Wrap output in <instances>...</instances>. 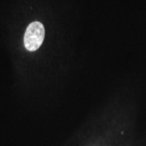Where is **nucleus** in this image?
<instances>
[{
	"mask_svg": "<svg viewBox=\"0 0 146 146\" xmlns=\"http://www.w3.org/2000/svg\"><path fill=\"white\" fill-rule=\"evenodd\" d=\"M45 37V29L39 22H33L27 27L25 36L24 44L27 50L34 52L39 48Z\"/></svg>",
	"mask_w": 146,
	"mask_h": 146,
	"instance_id": "f257e3e1",
	"label": "nucleus"
}]
</instances>
